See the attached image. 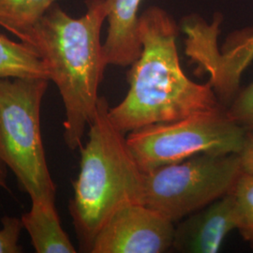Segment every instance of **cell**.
Masks as SVG:
<instances>
[{
	"label": "cell",
	"instance_id": "obj_1",
	"mask_svg": "<svg viewBox=\"0 0 253 253\" xmlns=\"http://www.w3.org/2000/svg\"><path fill=\"white\" fill-rule=\"evenodd\" d=\"M177 30L161 8H149L139 17L142 52L128 73L129 89L124 100L109 109L112 122L125 134L222 106L211 82L200 84L183 72Z\"/></svg>",
	"mask_w": 253,
	"mask_h": 253
},
{
	"label": "cell",
	"instance_id": "obj_2",
	"mask_svg": "<svg viewBox=\"0 0 253 253\" xmlns=\"http://www.w3.org/2000/svg\"><path fill=\"white\" fill-rule=\"evenodd\" d=\"M85 4L86 11L79 18L54 4L21 41L35 48L59 91L65 108L64 141L72 150L82 146L108 66L100 40L107 19L106 0H86Z\"/></svg>",
	"mask_w": 253,
	"mask_h": 253
},
{
	"label": "cell",
	"instance_id": "obj_3",
	"mask_svg": "<svg viewBox=\"0 0 253 253\" xmlns=\"http://www.w3.org/2000/svg\"><path fill=\"white\" fill-rule=\"evenodd\" d=\"M109 109L107 100L100 97L88 125V140L80 147V172L69 204L83 253H90L98 233L118 209L143 204L145 172L127 145L126 134L112 122Z\"/></svg>",
	"mask_w": 253,
	"mask_h": 253
},
{
	"label": "cell",
	"instance_id": "obj_4",
	"mask_svg": "<svg viewBox=\"0 0 253 253\" xmlns=\"http://www.w3.org/2000/svg\"><path fill=\"white\" fill-rule=\"evenodd\" d=\"M48 83L41 78L0 79V161L32 203L54 202L56 192L41 132Z\"/></svg>",
	"mask_w": 253,
	"mask_h": 253
},
{
	"label": "cell",
	"instance_id": "obj_5",
	"mask_svg": "<svg viewBox=\"0 0 253 253\" xmlns=\"http://www.w3.org/2000/svg\"><path fill=\"white\" fill-rule=\"evenodd\" d=\"M246 133L222 105L141 127L127 133L126 143L140 168L147 172L199 154H239Z\"/></svg>",
	"mask_w": 253,
	"mask_h": 253
},
{
	"label": "cell",
	"instance_id": "obj_6",
	"mask_svg": "<svg viewBox=\"0 0 253 253\" xmlns=\"http://www.w3.org/2000/svg\"><path fill=\"white\" fill-rule=\"evenodd\" d=\"M242 172L239 154H199L145 172L142 203L179 221L228 194Z\"/></svg>",
	"mask_w": 253,
	"mask_h": 253
},
{
	"label": "cell",
	"instance_id": "obj_7",
	"mask_svg": "<svg viewBox=\"0 0 253 253\" xmlns=\"http://www.w3.org/2000/svg\"><path fill=\"white\" fill-rule=\"evenodd\" d=\"M173 222L141 203L118 209L100 229L91 253H163L172 248Z\"/></svg>",
	"mask_w": 253,
	"mask_h": 253
},
{
	"label": "cell",
	"instance_id": "obj_8",
	"mask_svg": "<svg viewBox=\"0 0 253 253\" xmlns=\"http://www.w3.org/2000/svg\"><path fill=\"white\" fill-rule=\"evenodd\" d=\"M174 230L172 248L179 253H217L227 235L236 229L231 192L189 215Z\"/></svg>",
	"mask_w": 253,
	"mask_h": 253
},
{
	"label": "cell",
	"instance_id": "obj_9",
	"mask_svg": "<svg viewBox=\"0 0 253 253\" xmlns=\"http://www.w3.org/2000/svg\"><path fill=\"white\" fill-rule=\"evenodd\" d=\"M142 0H106L108 32L103 51L108 65L131 66L142 52L139 9Z\"/></svg>",
	"mask_w": 253,
	"mask_h": 253
},
{
	"label": "cell",
	"instance_id": "obj_10",
	"mask_svg": "<svg viewBox=\"0 0 253 253\" xmlns=\"http://www.w3.org/2000/svg\"><path fill=\"white\" fill-rule=\"evenodd\" d=\"M31 243L38 253H75L71 239L63 230L54 202L32 203L22 218Z\"/></svg>",
	"mask_w": 253,
	"mask_h": 253
},
{
	"label": "cell",
	"instance_id": "obj_11",
	"mask_svg": "<svg viewBox=\"0 0 253 253\" xmlns=\"http://www.w3.org/2000/svg\"><path fill=\"white\" fill-rule=\"evenodd\" d=\"M41 78L50 81L47 66L33 46L0 33V79Z\"/></svg>",
	"mask_w": 253,
	"mask_h": 253
},
{
	"label": "cell",
	"instance_id": "obj_12",
	"mask_svg": "<svg viewBox=\"0 0 253 253\" xmlns=\"http://www.w3.org/2000/svg\"><path fill=\"white\" fill-rule=\"evenodd\" d=\"M58 0H0V26L24 40Z\"/></svg>",
	"mask_w": 253,
	"mask_h": 253
},
{
	"label": "cell",
	"instance_id": "obj_13",
	"mask_svg": "<svg viewBox=\"0 0 253 253\" xmlns=\"http://www.w3.org/2000/svg\"><path fill=\"white\" fill-rule=\"evenodd\" d=\"M230 192L235 203L236 229L253 249V172H241Z\"/></svg>",
	"mask_w": 253,
	"mask_h": 253
},
{
	"label": "cell",
	"instance_id": "obj_14",
	"mask_svg": "<svg viewBox=\"0 0 253 253\" xmlns=\"http://www.w3.org/2000/svg\"><path fill=\"white\" fill-rule=\"evenodd\" d=\"M253 59V35L242 39L227 53L219 54V63L230 76L240 79L247 66Z\"/></svg>",
	"mask_w": 253,
	"mask_h": 253
},
{
	"label": "cell",
	"instance_id": "obj_15",
	"mask_svg": "<svg viewBox=\"0 0 253 253\" xmlns=\"http://www.w3.org/2000/svg\"><path fill=\"white\" fill-rule=\"evenodd\" d=\"M228 115L247 131L253 130V83L235 95L226 107Z\"/></svg>",
	"mask_w": 253,
	"mask_h": 253
},
{
	"label": "cell",
	"instance_id": "obj_16",
	"mask_svg": "<svg viewBox=\"0 0 253 253\" xmlns=\"http://www.w3.org/2000/svg\"><path fill=\"white\" fill-rule=\"evenodd\" d=\"M22 228V221L17 217L6 216L2 218V228L0 229V253L23 252L18 244Z\"/></svg>",
	"mask_w": 253,
	"mask_h": 253
},
{
	"label": "cell",
	"instance_id": "obj_17",
	"mask_svg": "<svg viewBox=\"0 0 253 253\" xmlns=\"http://www.w3.org/2000/svg\"><path fill=\"white\" fill-rule=\"evenodd\" d=\"M239 155L243 171L253 173V130L247 131L244 145Z\"/></svg>",
	"mask_w": 253,
	"mask_h": 253
},
{
	"label": "cell",
	"instance_id": "obj_18",
	"mask_svg": "<svg viewBox=\"0 0 253 253\" xmlns=\"http://www.w3.org/2000/svg\"><path fill=\"white\" fill-rule=\"evenodd\" d=\"M0 187L3 189H8L7 186V173L4 168V163L0 161Z\"/></svg>",
	"mask_w": 253,
	"mask_h": 253
}]
</instances>
